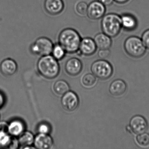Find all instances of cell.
<instances>
[{
  "label": "cell",
  "mask_w": 149,
  "mask_h": 149,
  "mask_svg": "<svg viewBox=\"0 0 149 149\" xmlns=\"http://www.w3.org/2000/svg\"><path fill=\"white\" fill-rule=\"evenodd\" d=\"M81 38L79 33L74 29L68 28L63 29L58 36V43L66 53L73 54L79 50Z\"/></svg>",
  "instance_id": "obj_1"
},
{
  "label": "cell",
  "mask_w": 149,
  "mask_h": 149,
  "mask_svg": "<svg viewBox=\"0 0 149 149\" xmlns=\"http://www.w3.org/2000/svg\"><path fill=\"white\" fill-rule=\"evenodd\" d=\"M37 67L40 74L47 79L55 78L60 72L57 60L50 55L42 56L37 63Z\"/></svg>",
  "instance_id": "obj_2"
},
{
  "label": "cell",
  "mask_w": 149,
  "mask_h": 149,
  "mask_svg": "<svg viewBox=\"0 0 149 149\" xmlns=\"http://www.w3.org/2000/svg\"><path fill=\"white\" fill-rule=\"evenodd\" d=\"M101 27L104 33L111 38L116 37L122 28L121 17L115 13L104 15L101 22Z\"/></svg>",
  "instance_id": "obj_3"
},
{
  "label": "cell",
  "mask_w": 149,
  "mask_h": 149,
  "mask_svg": "<svg viewBox=\"0 0 149 149\" xmlns=\"http://www.w3.org/2000/svg\"><path fill=\"white\" fill-rule=\"evenodd\" d=\"M124 47L126 53L133 58L142 57L146 51V48L142 40L137 36L128 37L125 42Z\"/></svg>",
  "instance_id": "obj_4"
},
{
  "label": "cell",
  "mask_w": 149,
  "mask_h": 149,
  "mask_svg": "<svg viewBox=\"0 0 149 149\" xmlns=\"http://www.w3.org/2000/svg\"><path fill=\"white\" fill-rule=\"evenodd\" d=\"M91 69L96 77L102 80L109 79L113 74V68L111 64L103 59L94 62L91 65Z\"/></svg>",
  "instance_id": "obj_5"
},
{
  "label": "cell",
  "mask_w": 149,
  "mask_h": 149,
  "mask_svg": "<svg viewBox=\"0 0 149 149\" xmlns=\"http://www.w3.org/2000/svg\"><path fill=\"white\" fill-rule=\"evenodd\" d=\"M54 44L47 37L38 38L30 46V50L33 54L42 56L50 55L52 53Z\"/></svg>",
  "instance_id": "obj_6"
},
{
  "label": "cell",
  "mask_w": 149,
  "mask_h": 149,
  "mask_svg": "<svg viewBox=\"0 0 149 149\" xmlns=\"http://www.w3.org/2000/svg\"><path fill=\"white\" fill-rule=\"evenodd\" d=\"M105 6L98 1H94L88 5L87 15L91 19L98 20L104 16Z\"/></svg>",
  "instance_id": "obj_7"
},
{
  "label": "cell",
  "mask_w": 149,
  "mask_h": 149,
  "mask_svg": "<svg viewBox=\"0 0 149 149\" xmlns=\"http://www.w3.org/2000/svg\"><path fill=\"white\" fill-rule=\"evenodd\" d=\"M63 95L61 102L63 109L69 111L76 109L79 104L77 95L74 92L69 91Z\"/></svg>",
  "instance_id": "obj_8"
},
{
  "label": "cell",
  "mask_w": 149,
  "mask_h": 149,
  "mask_svg": "<svg viewBox=\"0 0 149 149\" xmlns=\"http://www.w3.org/2000/svg\"><path fill=\"white\" fill-rule=\"evenodd\" d=\"M130 125L132 131L136 134L146 132L148 128V124L146 119L140 115H136L132 118Z\"/></svg>",
  "instance_id": "obj_9"
},
{
  "label": "cell",
  "mask_w": 149,
  "mask_h": 149,
  "mask_svg": "<svg viewBox=\"0 0 149 149\" xmlns=\"http://www.w3.org/2000/svg\"><path fill=\"white\" fill-rule=\"evenodd\" d=\"M45 11L49 14L56 15L61 14L64 8L63 0H45L44 3Z\"/></svg>",
  "instance_id": "obj_10"
},
{
  "label": "cell",
  "mask_w": 149,
  "mask_h": 149,
  "mask_svg": "<svg viewBox=\"0 0 149 149\" xmlns=\"http://www.w3.org/2000/svg\"><path fill=\"white\" fill-rule=\"evenodd\" d=\"M97 48L94 40L89 37H86L81 39L78 51L84 55L89 56L95 53Z\"/></svg>",
  "instance_id": "obj_11"
},
{
  "label": "cell",
  "mask_w": 149,
  "mask_h": 149,
  "mask_svg": "<svg viewBox=\"0 0 149 149\" xmlns=\"http://www.w3.org/2000/svg\"><path fill=\"white\" fill-rule=\"evenodd\" d=\"M81 62L77 58H70L65 64V69L66 72L71 76H76L80 74L82 70Z\"/></svg>",
  "instance_id": "obj_12"
},
{
  "label": "cell",
  "mask_w": 149,
  "mask_h": 149,
  "mask_svg": "<svg viewBox=\"0 0 149 149\" xmlns=\"http://www.w3.org/2000/svg\"><path fill=\"white\" fill-rule=\"evenodd\" d=\"M34 144L37 149H48L53 146V140L48 134L39 133L35 138Z\"/></svg>",
  "instance_id": "obj_13"
},
{
  "label": "cell",
  "mask_w": 149,
  "mask_h": 149,
  "mask_svg": "<svg viewBox=\"0 0 149 149\" xmlns=\"http://www.w3.org/2000/svg\"><path fill=\"white\" fill-rule=\"evenodd\" d=\"M17 70L16 62L11 59H6L0 64V70L4 75L10 76L15 74Z\"/></svg>",
  "instance_id": "obj_14"
},
{
  "label": "cell",
  "mask_w": 149,
  "mask_h": 149,
  "mask_svg": "<svg viewBox=\"0 0 149 149\" xmlns=\"http://www.w3.org/2000/svg\"><path fill=\"white\" fill-rule=\"evenodd\" d=\"M127 89V85L123 80L116 79L109 86V91L114 96H120L123 95Z\"/></svg>",
  "instance_id": "obj_15"
},
{
  "label": "cell",
  "mask_w": 149,
  "mask_h": 149,
  "mask_svg": "<svg viewBox=\"0 0 149 149\" xmlns=\"http://www.w3.org/2000/svg\"><path fill=\"white\" fill-rule=\"evenodd\" d=\"M94 40L97 47L100 49H109L112 44L111 37L104 33L97 34Z\"/></svg>",
  "instance_id": "obj_16"
},
{
  "label": "cell",
  "mask_w": 149,
  "mask_h": 149,
  "mask_svg": "<svg viewBox=\"0 0 149 149\" xmlns=\"http://www.w3.org/2000/svg\"><path fill=\"white\" fill-rule=\"evenodd\" d=\"M122 28L128 31H132L136 29L137 26V21L133 15L125 14L121 16Z\"/></svg>",
  "instance_id": "obj_17"
},
{
  "label": "cell",
  "mask_w": 149,
  "mask_h": 149,
  "mask_svg": "<svg viewBox=\"0 0 149 149\" xmlns=\"http://www.w3.org/2000/svg\"><path fill=\"white\" fill-rule=\"evenodd\" d=\"M24 129L23 123L19 120H14L8 124V133L13 136H20L24 132Z\"/></svg>",
  "instance_id": "obj_18"
},
{
  "label": "cell",
  "mask_w": 149,
  "mask_h": 149,
  "mask_svg": "<svg viewBox=\"0 0 149 149\" xmlns=\"http://www.w3.org/2000/svg\"><path fill=\"white\" fill-rule=\"evenodd\" d=\"M35 137L33 133L30 132H23L19 136V144L23 147L31 146L34 142Z\"/></svg>",
  "instance_id": "obj_19"
},
{
  "label": "cell",
  "mask_w": 149,
  "mask_h": 149,
  "mask_svg": "<svg viewBox=\"0 0 149 149\" xmlns=\"http://www.w3.org/2000/svg\"><path fill=\"white\" fill-rule=\"evenodd\" d=\"M54 91L59 95H63L69 91L70 87L67 82L63 80H59L54 84Z\"/></svg>",
  "instance_id": "obj_20"
},
{
  "label": "cell",
  "mask_w": 149,
  "mask_h": 149,
  "mask_svg": "<svg viewBox=\"0 0 149 149\" xmlns=\"http://www.w3.org/2000/svg\"><path fill=\"white\" fill-rule=\"evenodd\" d=\"M13 137L8 132L0 131V148L9 149Z\"/></svg>",
  "instance_id": "obj_21"
},
{
  "label": "cell",
  "mask_w": 149,
  "mask_h": 149,
  "mask_svg": "<svg viewBox=\"0 0 149 149\" xmlns=\"http://www.w3.org/2000/svg\"><path fill=\"white\" fill-rule=\"evenodd\" d=\"M66 53V51L63 47L58 43L54 45L51 54L56 60H61L64 57Z\"/></svg>",
  "instance_id": "obj_22"
},
{
  "label": "cell",
  "mask_w": 149,
  "mask_h": 149,
  "mask_svg": "<svg viewBox=\"0 0 149 149\" xmlns=\"http://www.w3.org/2000/svg\"><path fill=\"white\" fill-rule=\"evenodd\" d=\"M82 81L84 86L87 87H91L94 86L96 83V78L93 74H88L83 77Z\"/></svg>",
  "instance_id": "obj_23"
},
{
  "label": "cell",
  "mask_w": 149,
  "mask_h": 149,
  "mask_svg": "<svg viewBox=\"0 0 149 149\" xmlns=\"http://www.w3.org/2000/svg\"><path fill=\"white\" fill-rule=\"evenodd\" d=\"M136 140L139 145L144 147L149 146V134L145 132L138 134Z\"/></svg>",
  "instance_id": "obj_24"
},
{
  "label": "cell",
  "mask_w": 149,
  "mask_h": 149,
  "mask_svg": "<svg viewBox=\"0 0 149 149\" xmlns=\"http://www.w3.org/2000/svg\"><path fill=\"white\" fill-rule=\"evenodd\" d=\"M88 5L84 1L78 2L76 6V11L77 13L81 16L87 15Z\"/></svg>",
  "instance_id": "obj_25"
},
{
  "label": "cell",
  "mask_w": 149,
  "mask_h": 149,
  "mask_svg": "<svg viewBox=\"0 0 149 149\" xmlns=\"http://www.w3.org/2000/svg\"><path fill=\"white\" fill-rule=\"evenodd\" d=\"M38 130L39 133L48 134L50 130V126L46 123H41L39 125Z\"/></svg>",
  "instance_id": "obj_26"
},
{
  "label": "cell",
  "mask_w": 149,
  "mask_h": 149,
  "mask_svg": "<svg viewBox=\"0 0 149 149\" xmlns=\"http://www.w3.org/2000/svg\"><path fill=\"white\" fill-rule=\"evenodd\" d=\"M141 40L146 48L149 49V29L143 33Z\"/></svg>",
  "instance_id": "obj_27"
},
{
  "label": "cell",
  "mask_w": 149,
  "mask_h": 149,
  "mask_svg": "<svg viewBox=\"0 0 149 149\" xmlns=\"http://www.w3.org/2000/svg\"><path fill=\"white\" fill-rule=\"evenodd\" d=\"M110 52L109 49H100L98 53V56L101 59H104L107 58L109 56Z\"/></svg>",
  "instance_id": "obj_28"
},
{
  "label": "cell",
  "mask_w": 149,
  "mask_h": 149,
  "mask_svg": "<svg viewBox=\"0 0 149 149\" xmlns=\"http://www.w3.org/2000/svg\"><path fill=\"white\" fill-rule=\"evenodd\" d=\"M8 124L6 122L4 121L0 122V131L8 132Z\"/></svg>",
  "instance_id": "obj_29"
},
{
  "label": "cell",
  "mask_w": 149,
  "mask_h": 149,
  "mask_svg": "<svg viewBox=\"0 0 149 149\" xmlns=\"http://www.w3.org/2000/svg\"><path fill=\"white\" fill-rule=\"evenodd\" d=\"M114 0H98L104 6H110L113 3Z\"/></svg>",
  "instance_id": "obj_30"
},
{
  "label": "cell",
  "mask_w": 149,
  "mask_h": 149,
  "mask_svg": "<svg viewBox=\"0 0 149 149\" xmlns=\"http://www.w3.org/2000/svg\"><path fill=\"white\" fill-rule=\"evenodd\" d=\"M5 102V98L4 96L0 92V108L3 106Z\"/></svg>",
  "instance_id": "obj_31"
},
{
  "label": "cell",
  "mask_w": 149,
  "mask_h": 149,
  "mask_svg": "<svg viewBox=\"0 0 149 149\" xmlns=\"http://www.w3.org/2000/svg\"><path fill=\"white\" fill-rule=\"evenodd\" d=\"M129 0H114V1L118 4H125L128 2Z\"/></svg>",
  "instance_id": "obj_32"
},
{
  "label": "cell",
  "mask_w": 149,
  "mask_h": 149,
  "mask_svg": "<svg viewBox=\"0 0 149 149\" xmlns=\"http://www.w3.org/2000/svg\"><path fill=\"white\" fill-rule=\"evenodd\" d=\"M126 130H127V131L129 132H132L130 126V125H127L126 127Z\"/></svg>",
  "instance_id": "obj_33"
}]
</instances>
